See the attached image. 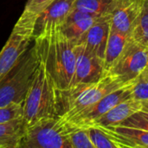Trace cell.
I'll return each mask as SVG.
<instances>
[{
	"instance_id": "obj_13",
	"label": "cell",
	"mask_w": 148,
	"mask_h": 148,
	"mask_svg": "<svg viewBox=\"0 0 148 148\" xmlns=\"http://www.w3.org/2000/svg\"><path fill=\"white\" fill-rule=\"evenodd\" d=\"M100 17L73 9L65 23L61 27V30L67 38L77 44L82 36Z\"/></svg>"
},
{
	"instance_id": "obj_20",
	"label": "cell",
	"mask_w": 148,
	"mask_h": 148,
	"mask_svg": "<svg viewBox=\"0 0 148 148\" xmlns=\"http://www.w3.org/2000/svg\"><path fill=\"white\" fill-rule=\"evenodd\" d=\"M110 128L114 129L119 135L122 136L125 140L129 141L133 145L134 148H148L147 130L128 127H122V126L111 127Z\"/></svg>"
},
{
	"instance_id": "obj_11",
	"label": "cell",
	"mask_w": 148,
	"mask_h": 148,
	"mask_svg": "<svg viewBox=\"0 0 148 148\" xmlns=\"http://www.w3.org/2000/svg\"><path fill=\"white\" fill-rule=\"evenodd\" d=\"M143 3L144 0H115L109 15L110 27L129 36L141 11Z\"/></svg>"
},
{
	"instance_id": "obj_24",
	"label": "cell",
	"mask_w": 148,
	"mask_h": 148,
	"mask_svg": "<svg viewBox=\"0 0 148 148\" xmlns=\"http://www.w3.org/2000/svg\"><path fill=\"white\" fill-rule=\"evenodd\" d=\"M119 126L139 128L148 131V108L143 107L140 111L131 115L129 118L121 122Z\"/></svg>"
},
{
	"instance_id": "obj_17",
	"label": "cell",
	"mask_w": 148,
	"mask_h": 148,
	"mask_svg": "<svg viewBox=\"0 0 148 148\" xmlns=\"http://www.w3.org/2000/svg\"><path fill=\"white\" fill-rule=\"evenodd\" d=\"M128 38H129L128 35L121 33L110 27L108 39L105 50V56H104V66L106 71L108 70V69L119 57Z\"/></svg>"
},
{
	"instance_id": "obj_22",
	"label": "cell",
	"mask_w": 148,
	"mask_h": 148,
	"mask_svg": "<svg viewBox=\"0 0 148 148\" xmlns=\"http://www.w3.org/2000/svg\"><path fill=\"white\" fill-rule=\"evenodd\" d=\"M54 1L55 0H28L23 13L17 21L34 28V23L38 14Z\"/></svg>"
},
{
	"instance_id": "obj_23",
	"label": "cell",
	"mask_w": 148,
	"mask_h": 148,
	"mask_svg": "<svg viewBox=\"0 0 148 148\" xmlns=\"http://www.w3.org/2000/svg\"><path fill=\"white\" fill-rule=\"evenodd\" d=\"M131 97L142 103L148 102V71L147 68L135 79L132 87Z\"/></svg>"
},
{
	"instance_id": "obj_15",
	"label": "cell",
	"mask_w": 148,
	"mask_h": 148,
	"mask_svg": "<svg viewBox=\"0 0 148 148\" xmlns=\"http://www.w3.org/2000/svg\"><path fill=\"white\" fill-rule=\"evenodd\" d=\"M84 127L87 128L95 148H134L129 141L110 127L100 126H88Z\"/></svg>"
},
{
	"instance_id": "obj_26",
	"label": "cell",
	"mask_w": 148,
	"mask_h": 148,
	"mask_svg": "<svg viewBox=\"0 0 148 148\" xmlns=\"http://www.w3.org/2000/svg\"><path fill=\"white\" fill-rule=\"evenodd\" d=\"M143 107L148 108V102H145V103H143Z\"/></svg>"
},
{
	"instance_id": "obj_19",
	"label": "cell",
	"mask_w": 148,
	"mask_h": 148,
	"mask_svg": "<svg viewBox=\"0 0 148 148\" xmlns=\"http://www.w3.org/2000/svg\"><path fill=\"white\" fill-rule=\"evenodd\" d=\"M129 37L148 47V0H144L141 11L132 28Z\"/></svg>"
},
{
	"instance_id": "obj_14",
	"label": "cell",
	"mask_w": 148,
	"mask_h": 148,
	"mask_svg": "<svg viewBox=\"0 0 148 148\" xmlns=\"http://www.w3.org/2000/svg\"><path fill=\"white\" fill-rule=\"evenodd\" d=\"M142 108L143 103L141 101L134 100L131 97L114 107L90 126H100L104 127L119 126L121 122L136 112L140 111Z\"/></svg>"
},
{
	"instance_id": "obj_10",
	"label": "cell",
	"mask_w": 148,
	"mask_h": 148,
	"mask_svg": "<svg viewBox=\"0 0 148 148\" xmlns=\"http://www.w3.org/2000/svg\"><path fill=\"white\" fill-rule=\"evenodd\" d=\"M75 0H55L36 16L33 28V39L55 28H61L74 9Z\"/></svg>"
},
{
	"instance_id": "obj_16",
	"label": "cell",
	"mask_w": 148,
	"mask_h": 148,
	"mask_svg": "<svg viewBox=\"0 0 148 148\" xmlns=\"http://www.w3.org/2000/svg\"><path fill=\"white\" fill-rule=\"evenodd\" d=\"M26 128L23 117L0 124V148H19Z\"/></svg>"
},
{
	"instance_id": "obj_18",
	"label": "cell",
	"mask_w": 148,
	"mask_h": 148,
	"mask_svg": "<svg viewBox=\"0 0 148 148\" xmlns=\"http://www.w3.org/2000/svg\"><path fill=\"white\" fill-rule=\"evenodd\" d=\"M115 0H75L74 9L92 15L109 16Z\"/></svg>"
},
{
	"instance_id": "obj_2",
	"label": "cell",
	"mask_w": 148,
	"mask_h": 148,
	"mask_svg": "<svg viewBox=\"0 0 148 148\" xmlns=\"http://www.w3.org/2000/svg\"><path fill=\"white\" fill-rule=\"evenodd\" d=\"M123 85L125 84L107 73L95 82L79 84L62 90L56 89L57 115L69 118Z\"/></svg>"
},
{
	"instance_id": "obj_7",
	"label": "cell",
	"mask_w": 148,
	"mask_h": 148,
	"mask_svg": "<svg viewBox=\"0 0 148 148\" xmlns=\"http://www.w3.org/2000/svg\"><path fill=\"white\" fill-rule=\"evenodd\" d=\"M33 39V27L16 22L12 32L0 51V81L15 67L29 49Z\"/></svg>"
},
{
	"instance_id": "obj_8",
	"label": "cell",
	"mask_w": 148,
	"mask_h": 148,
	"mask_svg": "<svg viewBox=\"0 0 148 148\" xmlns=\"http://www.w3.org/2000/svg\"><path fill=\"white\" fill-rule=\"evenodd\" d=\"M134 81L127 83L122 87L108 94L97 102L76 113L75 114L69 118L62 119L78 127H88L92 125L96 120H98L103 114L108 113L114 107H115L121 101L131 98L132 87Z\"/></svg>"
},
{
	"instance_id": "obj_5",
	"label": "cell",
	"mask_w": 148,
	"mask_h": 148,
	"mask_svg": "<svg viewBox=\"0 0 148 148\" xmlns=\"http://www.w3.org/2000/svg\"><path fill=\"white\" fill-rule=\"evenodd\" d=\"M19 148H71L66 121L60 116L37 121L26 128Z\"/></svg>"
},
{
	"instance_id": "obj_12",
	"label": "cell",
	"mask_w": 148,
	"mask_h": 148,
	"mask_svg": "<svg viewBox=\"0 0 148 148\" xmlns=\"http://www.w3.org/2000/svg\"><path fill=\"white\" fill-rule=\"evenodd\" d=\"M110 30L109 16H101L82 36L77 44H82L94 56L104 62L105 50Z\"/></svg>"
},
{
	"instance_id": "obj_6",
	"label": "cell",
	"mask_w": 148,
	"mask_h": 148,
	"mask_svg": "<svg viewBox=\"0 0 148 148\" xmlns=\"http://www.w3.org/2000/svg\"><path fill=\"white\" fill-rule=\"evenodd\" d=\"M148 47L128 38L119 57L107 73L123 84L134 82L147 68Z\"/></svg>"
},
{
	"instance_id": "obj_3",
	"label": "cell",
	"mask_w": 148,
	"mask_h": 148,
	"mask_svg": "<svg viewBox=\"0 0 148 148\" xmlns=\"http://www.w3.org/2000/svg\"><path fill=\"white\" fill-rule=\"evenodd\" d=\"M23 106V119L27 127L41 119L58 116L56 88L50 76L40 62Z\"/></svg>"
},
{
	"instance_id": "obj_21",
	"label": "cell",
	"mask_w": 148,
	"mask_h": 148,
	"mask_svg": "<svg viewBox=\"0 0 148 148\" xmlns=\"http://www.w3.org/2000/svg\"><path fill=\"white\" fill-rule=\"evenodd\" d=\"M66 123L68 127V137L71 148H95L86 127H78L68 121H66Z\"/></svg>"
},
{
	"instance_id": "obj_25",
	"label": "cell",
	"mask_w": 148,
	"mask_h": 148,
	"mask_svg": "<svg viewBox=\"0 0 148 148\" xmlns=\"http://www.w3.org/2000/svg\"><path fill=\"white\" fill-rule=\"evenodd\" d=\"M23 103L12 104L7 107L0 108V124L6 123L23 117Z\"/></svg>"
},
{
	"instance_id": "obj_27",
	"label": "cell",
	"mask_w": 148,
	"mask_h": 148,
	"mask_svg": "<svg viewBox=\"0 0 148 148\" xmlns=\"http://www.w3.org/2000/svg\"><path fill=\"white\" fill-rule=\"evenodd\" d=\"M147 71H148V63H147Z\"/></svg>"
},
{
	"instance_id": "obj_9",
	"label": "cell",
	"mask_w": 148,
	"mask_h": 148,
	"mask_svg": "<svg viewBox=\"0 0 148 148\" xmlns=\"http://www.w3.org/2000/svg\"><path fill=\"white\" fill-rule=\"evenodd\" d=\"M75 68L70 87L95 82L107 74L103 61L89 53L83 45H75Z\"/></svg>"
},
{
	"instance_id": "obj_4",
	"label": "cell",
	"mask_w": 148,
	"mask_h": 148,
	"mask_svg": "<svg viewBox=\"0 0 148 148\" xmlns=\"http://www.w3.org/2000/svg\"><path fill=\"white\" fill-rule=\"evenodd\" d=\"M39 61L34 45L0 81V108L23 103Z\"/></svg>"
},
{
	"instance_id": "obj_1",
	"label": "cell",
	"mask_w": 148,
	"mask_h": 148,
	"mask_svg": "<svg viewBox=\"0 0 148 148\" xmlns=\"http://www.w3.org/2000/svg\"><path fill=\"white\" fill-rule=\"evenodd\" d=\"M39 62L50 76L56 89L71 86L75 68V43L67 38L61 28L48 30L34 39Z\"/></svg>"
}]
</instances>
